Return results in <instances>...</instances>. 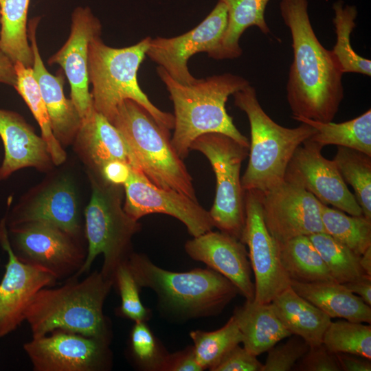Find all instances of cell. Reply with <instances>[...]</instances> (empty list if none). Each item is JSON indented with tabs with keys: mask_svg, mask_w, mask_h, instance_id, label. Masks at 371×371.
I'll list each match as a JSON object with an SVG mask.
<instances>
[{
	"mask_svg": "<svg viewBox=\"0 0 371 371\" xmlns=\"http://www.w3.org/2000/svg\"><path fill=\"white\" fill-rule=\"evenodd\" d=\"M109 342L56 330L23 345L34 371H104L112 366Z\"/></svg>",
	"mask_w": 371,
	"mask_h": 371,
	"instance_id": "8fae6325",
	"label": "cell"
},
{
	"mask_svg": "<svg viewBox=\"0 0 371 371\" xmlns=\"http://www.w3.org/2000/svg\"><path fill=\"white\" fill-rule=\"evenodd\" d=\"M73 143L92 173L98 174L104 164L113 160L124 161L140 172L118 130L94 109L82 120Z\"/></svg>",
	"mask_w": 371,
	"mask_h": 371,
	"instance_id": "603a6c76",
	"label": "cell"
},
{
	"mask_svg": "<svg viewBox=\"0 0 371 371\" xmlns=\"http://www.w3.org/2000/svg\"><path fill=\"white\" fill-rule=\"evenodd\" d=\"M316 130L309 139L321 147L335 145L361 151L371 156V109L341 123L322 122L302 117H292Z\"/></svg>",
	"mask_w": 371,
	"mask_h": 371,
	"instance_id": "f1b7e54d",
	"label": "cell"
},
{
	"mask_svg": "<svg viewBox=\"0 0 371 371\" xmlns=\"http://www.w3.org/2000/svg\"><path fill=\"white\" fill-rule=\"evenodd\" d=\"M308 238L335 282L344 284L367 275L359 265L360 256L329 234L319 232L308 236Z\"/></svg>",
	"mask_w": 371,
	"mask_h": 371,
	"instance_id": "d590c367",
	"label": "cell"
},
{
	"mask_svg": "<svg viewBox=\"0 0 371 371\" xmlns=\"http://www.w3.org/2000/svg\"><path fill=\"white\" fill-rule=\"evenodd\" d=\"M322 147L309 138L299 146L286 167L284 180L297 185L324 205L352 216L362 215L333 160L325 158Z\"/></svg>",
	"mask_w": 371,
	"mask_h": 371,
	"instance_id": "e0dca14e",
	"label": "cell"
},
{
	"mask_svg": "<svg viewBox=\"0 0 371 371\" xmlns=\"http://www.w3.org/2000/svg\"><path fill=\"white\" fill-rule=\"evenodd\" d=\"M150 39L146 36L133 45L115 48L104 44L100 36L93 38L89 47L88 63L93 106L111 122L118 106L125 100H131L170 131L174 126L173 115L155 106L137 81V71Z\"/></svg>",
	"mask_w": 371,
	"mask_h": 371,
	"instance_id": "8992f818",
	"label": "cell"
},
{
	"mask_svg": "<svg viewBox=\"0 0 371 371\" xmlns=\"http://www.w3.org/2000/svg\"><path fill=\"white\" fill-rule=\"evenodd\" d=\"M227 11V23L216 49L208 56L215 60L234 59L240 57L243 49L239 41L249 27L256 26L264 34L271 31L265 20V10L270 0H218Z\"/></svg>",
	"mask_w": 371,
	"mask_h": 371,
	"instance_id": "4316f807",
	"label": "cell"
},
{
	"mask_svg": "<svg viewBox=\"0 0 371 371\" xmlns=\"http://www.w3.org/2000/svg\"><path fill=\"white\" fill-rule=\"evenodd\" d=\"M227 23V8L218 1L203 21L188 32L172 38H151L146 56L177 82L194 84L199 79L189 71L188 60L200 52L208 56L212 53L223 37Z\"/></svg>",
	"mask_w": 371,
	"mask_h": 371,
	"instance_id": "5bb4252c",
	"label": "cell"
},
{
	"mask_svg": "<svg viewBox=\"0 0 371 371\" xmlns=\"http://www.w3.org/2000/svg\"><path fill=\"white\" fill-rule=\"evenodd\" d=\"M5 219L8 227L29 222L45 223L78 240L82 233L76 192L67 177L49 185L31 201L15 207Z\"/></svg>",
	"mask_w": 371,
	"mask_h": 371,
	"instance_id": "ffe728a7",
	"label": "cell"
},
{
	"mask_svg": "<svg viewBox=\"0 0 371 371\" xmlns=\"http://www.w3.org/2000/svg\"><path fill=\"white\" fill-rule=\"evenodd\" d=\"M78 278L73 276L63 285L43 288L34 295L25 316L33 338L62 330L110 343L103 306L113 282L96 270Z\"/></svg>",
	"mask_w": 371,
	"mask_h": 371,
	"instance_id": "3957f363",
	"label": "cell"
},
{
	"mask_svg": "<svg viewBox=\"0 0 371 371\" xmlns=\"http://www.w3.org/2000/svg\"><path fill=\"white\" fill-rule=\"evenodd\" d=\"M0 17H1V14H0Z\"/></svg>",
	"mask_w": 371,
	"mask_h": 371,
	"instance_id": "681fc988",
	"label": "cell"
},
{
	"mask_svg": "<svg viewBox=\"0 0 371 371\" xmlns=\"http://www.w3.org/2000/svg\"><path fill=\"white\" fill-rule=\"evenodd\" d=\"M91 195L85 210V234L87 240L85 261L74 276L88 273L98 256H104L101 273L113 282L118 266L132 251V239L141 224L123 208V186L113 185L91 173Z\"/></svg>",
	"mask_w": 371,
	"mask_h": 371,
	"instance_id": "ba28073f",
	"label": "cell"
},
{
	"mask_svg": "<svg viewBox=\"0 0 371 371\" xmlns=\"http://www.w3.org/2000/svg\"><path fill=\"white\" fill-rule=\"evenodd\" d=\"M0 137L4 148L0 181L24 168L47 171L54 165L44 139L20 114L0 109Z\"/></svg>",
	"mask_w": 371,
	"mask_h": 371,
	"instance_id": "7402d4cb",
	"label": "cell"
},
{
	"mask_svg": "<svg viewBox=\"0 0 371 371\" xmlns=\"http://www.w3.org/2000/svg\"><path fill=\"white\" fill-rule=\"evenodd\" d=\"M259 192L264 222L278 243L325 232L322 221L323 203L303 188L284 180Z\"/></svg>",
	"mask_w": 371,
	"mask_h": 371,
	"instance_id": "9a60e30c",
	"label": "cell"
},
{
	"mask_svg": "<svg viewBox=\"0 0 371 371\" xmlns=\"http://www.w3.org/2000/svg\"><path fill=\"white\" fill-rule=\"evenodd\" d=\"M295 370L300 371H340L335 353L329 351L322 344L310 347L298 361Z\"/></svg>",
	"mask_w": 371,
	"mask_h": 371,
	"instance_id": "60d3db41",
	"label": "cell"
},
{
	"mask_svg": "<svg viewBox=\"0 0 371 371\" xmlns=\"http://www.w3.org/2000/svg\"><path fill=\"white\" fill-rule=\"evenodd\" d=\"M291 286L330 318L371 323L370 306L342 284L335 281L304 283L291 280Z\"/></svg>",
	"mask_w": 371,
	"mask_h": 371,
	"instance_id": "d4e9b609",
	"label": "cell"
},
{
	"mask_svg": "<svg viewBox=\"0 0 371 371\" xmlns=\"http://www.w3.org/2000/svg\"><path fill=\"white\" fill-rule=\"evenodd\" d=\"M16 82L14 87L24 100L40 126L54 165L58 166L66 160L63 146L54 137L48 113L42 98L32 67H27L20 62L14 63Z\"/></svg>",
	"mask_w": 371,
	"mask_h": 371,
	"instance_id": "4dcf8cb0",
	"label": "cell"
},
{
	"mask_svg": "<svg viewBox=\"0 0 371 371\" xmlns=\"http://www.w3.org/2000/svg\"><path fill=\"white\" fill-rule=\"evenodd\" d=\"M39 21L38 17L32 19L27 28L34 54L33 73L48 113L53 134L62 146H66L74 142L82 118L72 100L65 95L64 74L59 72L53 75L44 65L36 36Z\"/></svg>",
	"mask_w": 371,
	"mask_h": 371,
	"instance_id": "44dd1931",
	"label": "cell"
},
{
	"mask_svg": "<svg viewBox=\"0 0 371 371\" xmlns=\"http://www.w3.org/2000/svg\"><path fill=\"white\" fill-rule=\"evenodd\" d=\"M185 250L192 259L205 263L232 282L246 300L254 299L255 285L243 242L221 231L211 230L188 240Z\"/></svg>",
	"mask_w": 371,
	"mask_h": 371,
	"instance_id": "d6986e66",
	"label": "cell"
},
{
	"mask_svg": "<svg viewBox=\"0 0 371 371\" xmlns=\"http://www.w3.org/2000/svg\"><path fill=\"white\" fill-rule=\"evenodd\" d=\"M279 6L292 39L293 60L286 87L292 117L331 122L344 98V74L315 33L308 0H281Z\"/></svg>",
	"mask_w": 371,
	"mask_h": 371,
	"instance_id": "6da1fadb",
	"label": "cell"
},
{
	"mask_svg": "<svg viewBox=\"0 0 371 371\" xmlns=\"http://www.w3.org/2000/svg\"><path fill=\"white\" fill-rule=\"evenodd\" d=\"M190 150H196L210 161L216 177V194L209 211L214 226L242 242L245 225V191L240 168L249 147L221 133L197 137Z\"/></svg>",
	"mask_w": 371,
	"mask_h": 371,
	"instance_id": "9c48e42d",
	"label": "cell"
},
{
	"mask_svg": "<svg viewBox=\"0 0 371 371\" xmlns=\"http://www.w3.org/2000/svg\"><path fill=\"white\" fill-rule=\"evenodd\" d=\"M114 286L117 288L121 297L120 311L124 316L135 322H146L150 312L142 303L139 295V287L127 265V260L118 266Z\"/></svg>",
	"mask_w": 371,
	"mask_h": 371,
	"instance_id": "f35d334b",
	"label": "cell"
},
{
	"mask_svg": "<svg viewBox=\"0 0 371 371\" xmlns=\"http://www.w3.org/2000/svg\"><path fill=\"white\" fill-rule=\"evenodd\" d=\"M130 338L131 350L136 363L144 370L161 371L168 353L146 322H135Z\"/></svg>",
	"mask_w": 371,
	"mask_h": 371,
	"instance_id": "74e56055",
	"label": "cell"
},
{
	"mask_svg": "<svg viewBox=\"0 0 371 371\" xmlns=\"http://www.w3.org/2000/svg\"><path fill=\"white\" fill-rule=\"evenodd\" d=\"M284 343L277 344L267 352L262 371H289L309 350L310 346L300 337L291 335Z\"/></svg>",
	"mask_w": 371,
	"mask_h": 371,
	"instance_id": "ab89813d",
	"label": "cell"
},
{
	"mask_svg": "<svg viewBox=\"0 0 371 371\" xmlns=\"http://www.w3.org/2000/svg\"><path fill=\"white\" fill-rule=\"evenodd\" d=\"M0 246L8 261L0 282V337L14 331L23 321L34 295L54 286L58 277L49 269L23 262L12 248L5 216L0 220Z\"/></svg>",
	"mask_w": 371,
	"mask_h": 371,
	"instance_id": "4fadbf2b",
	"label": "cell"
},
{
	"mask_svg": "<svg viewBox=\"0 0 371 371\" xmlns=\"http://www.w3.org/2000/svg\"><path fill=\"white\" fill-rule=\"evenodd\" d=\"M245 225L242 242L248 247V256L255 278L254 300L271 303L291 286L280 256L279 245L263 220L260 192L245 191Z\"/></svg>",
	"mask_w": 371,
	"mask_h": 371,
	"instance_id": "7c38bea8",
	"label": "cell"
},
{
	"mask_svg": "<svg viewBox=\"0 0 371 371\" xmlns=\"http://www.w3.org/2000/svg\"><path fill=\"white\" fill-rule=\"evenodd\" d=\"M256 357L238 345L231 349L211 371H262Z\"/></svg>",
	"mask_w": 371,
	"mask_h": 371,
	"instance_id": "b9f144b4",
	"label": "cell"
},
{
	"mask_svg": "<svg viewBox=\"0 0 371 371\" xmlns=\"http://www.w3.org/2000/svg\"><path fill=\"white\" fill-rule=\"evenodd\" d=\"M198 363L193 346L169 354L166 357L161 371H202Z\"/></svg>",
	"mask_w": 371,
	"mask_h": 371,
	"instance_id": "7bdbcfd3",
	"label": "cell"
},
{
	"mask_svg": "<svg viewBox=\"0 0 371 371\" xmlns=\"http://www.w3.org/2000/svg\"><path fill=\"white\" fill-rule=\"evenodd\" d=\"M102 25L89 8L78 7L71 16L69 36L63 46L48 60L61 67L71 87V100L82 120L93 111L89 85V47L100 36Z\"/></svg>",
	"mask_w": 371,
	"mask_h": 371,
	"instance_id": "ac0fdd59",
	"label": "cell"
},
{
	"mask_svg": "<svg viewBox=\"0 0 371 371\" xmlns=\"http://www.w3.org/2000/svg\"><path fill=\"white\" fill-rule=\"evenodd\" d=\"M333 160L344 182L352 187L362 215L371 221V156L337 146Z\"/></svg>",
	"mask_w": 371,
	"mask_h": 371,
	"instance_id": "d6a6232c",
	"label": "cell"
},
{
	"mask_svg": "<svg viewBox=\"0 0 371 371\" xmlns=\"http://www.w3.org/2000/svg\"><path fill=\"white\" fill-rule=\"evenodd\" d=\"M157 72L173 104L174 133L170 142L181 159L187 157L192 142L206 133H221L249 147L248 139L238 130L225 108L231 95L249 85L247 79L225 73L183 85L161 67Z\"/></svg>",
	"mask_w": 371,
	"mask_h": 371,
	"instance_id": "7a4b0ae2",
	"label": "cell"
},
{
	"mask_svg": "<svg viewBox=\"0 0 371 371\" xmlns=\"http://www.w3.org/2000/svg\"><path fill=\"white\" fill-rule=\"evenodd\" d=\"M8 227L16 255L23 262L49 269L58 280L76 275L85 261L87 251L79 240L57 227L29 222Z\"/></svg>",
	"mask_w": 371,
	"mask_h": 371,
	"instance_id": "30bf717a",
	"label": "cell"
},
{
	"mask_svg": "<svg viewBox=\"0 0 371 371\" xmlns=\"http://www.w3.org/2000/svg\"><path fill=\"white\" fill-rule=\"evenodd\" d=\"M333 10L336 43L331 52L342 73L370 76V60L359 55L350 43L351 34L356 27L355 19L358 14L356 6L345 5L342 0H338L333 3Z\"/></svg>",
	"mask_w": 371,
	"mask_h": 371,
	"instance_id": "1f68e13d",
	"label": "cell"
},
{
	"mask_svg": "<svg viewBox=\"0 0 371 371\" xmlns=\"http://www.w3.org/2000/svg\"><path fill=\"white\" fill-rule=\"evenodd\" d=\"M341 370L370 371L371 361L357 355L348 353H335Z\"/></svg>",
	"mask_w": 371,
	"mask_h": 371,
	"instance_id": "f6af8a7d",
	"label": "cell"
},
{
	"mask_svg": "<svg viewBox=\"0 0 371 371\" xmlns=\"http://www.w3.org/2000/svg\"><path fill=\"white\" fill-rule=\"evenodd\" d=\"M324 231L358 256L371 247V221L363 215H347L337 208L322 206Z\"/></svg>",
	"mask_w": 371,
	"mask_h": 371,
	"instance_id": "836d02e7",
	"label": "cell"
},
{
	"mask_svg": "<svg viewBox=\"0 0 371 371\" xmlns=\"http://www.w3.org/2000/svg\"><path fill=\"white\" fill-rule=\"evenodd\" d=\"M111 123L121 134L139 171L151 183L197 201L192 178L171 144L169 130L131 100L118 106Z\"/></svg>",
	"mask_w": 371,
	"mask_h": 371,
	"instance_id": "52a82bcc",
	"label": "cell"
},
{
	"mask_svg": "<svg viewBox=\"0 0 371 371\" xmlns=\"http://www.w3.org/2000/svg\"><path fill=\"white\" fill-rule=\"evenodd\" d=\"M131 167L126 163L113 160L104 164L98 174L104 181L113 185L124 186L131 175Z\"/></svg>",
	"mask_w": 371,
	"mask_h": 371,
	"instance_id": "ee69618b",
	"label": "cell"
},
{
	"mask_svg": "<svg viewBox=\"0 0 371 371\" xmlns=\"http://www.w3.org/2000/svg\"><path fill=\"white\" fill-rule=\"evenodd\" d=\"M285 328L302 337L310 347L322 344L324 333L331 318L297 293L290 286L271 302Z\"/></svg>",
	"mask_w": 371,
	"mask_h": 371,
	"instance_id": "484cf974",
	"label": "cell"
},
{
	"mask_svg": "<svg viewBox=\"0 0 371 371\" xmlns=\"http://www.w3.org/2000/svg\"><path fill=\"white\" fill-rule=\"evenodd\" d=\"M127 265L139 287L151 289L162 308L181 319L220 313L239 293L232 282L210 268L172 272L135 252Z\"/></svg>",
	"mask_w": 371,
	"mask_h": 371,
	"instance_id": "277c9868",
	"label": "cell"
},
{
	"mask_svg": "<svg viewBox=\"0 0 371 371\" xmlns=\"http://www.w3.org/2000/svg\"><path fill=\"white\" fill-rule=\"evenodd\" d=\"M30 0H0V50L14 63L32 67L34 54L28 42L27 19Z\"/></svg>",
	"mask_w": 371,
	"mask_h": 371,
	"instance_id": "83f0119b",
	"label": "cell"
},
{
	"mask_svg": "<svg viewBox=\"0 0 371 371\" xmlns=\"http://www.w3.org/2000/svg\"><path fill=\"white\" fill-rule=\"evenodd\" d=\"M0 82L14 87L16 75L14 63L0 50Z\"/></svg>",
	"mask_w": 371,
	"mask_h": 371,
	"instance_id": "7dc6e473",
	"label": "cell"
},
{
	"mask_svg": "<svg viewBox=\"0 0 371 371\" xmlns=\"http://www.w3.org/2000/svg\"><path fill=\"white\" fill-rule=\"evenodd\" d=\"M232 95L234 105L245 113L250 126L249 161L241 177L242 187L245 191L266 192L284 181L294 152L316 130L305 123L295 128L276 123L264 111L250 84Z\"/></svg>",
	"mask_w": 371,
	"mask_h": 371,
	"instance_id": "5b68a950",
	"label": "cell"
},
{
	"mask_svg": "<svg viewBox=\"0 0 371 371\" xmlns=\"http://www.w3.org/2000/svg\"><path fill=\"white\" fill-rule=\"evenodd\" d=\"M232 316L243 336V347L256 357L291 335L271 303L246 300L234 309Z\"/></svg>",
	"mask_w": 371,
	"mask_h": 371,
	"instance_id": "cb8c5ba5",
	"label": "cell"
},
{
	"mask_svg": "<svg viewBox=\"0 0 371 371\" xmlns=\"http://www.w3.org/2000/svg\"><path fill=\"white\" fill-rule=\"evenodd\" d=\"M347 289L361 297L368 305H371V276L342 284Z\"/></svg>",
	"mask_w": 371,
	"mask_h": 371,
	"instance_id": "bcb514c9",
	"label": "cell"
},
{
	"mask_svg": "<svg viewBox=\"0 0 371 371\" xmlns=\"http://www.w3.org/2000/svg\"><path fill=\"white\" fill-rule=\"evenodd\" d=\"M359 265L367 275L371 276V247L360 256Z\"/></svg>",
	"mask_w": 371,
	"mask_h": 371,
	"instance_id": "c3c4849f",
	"label": "cell"
},
{
	"mask_svg": "<svg viewBox=\"0 0 371 371\" xmlns=\"http://www.w3.org/2000/svg\"><path fill=\"white\" fill-rule=\"evenodd\" d=\"M190 336L194 343L195 358L203 370H211L231 349L243 341V336L233 316L218 330H192Z\"/></svg>",
	"mask_w": 371,
	"mask_h": 371,
	"instance_id": "e575fe53",
	"label": "cell"
},
{
	"mask_svg": "<svg viewBox=\"0 0 371 371\" xmlns=\"http://www.w3.org/2000/svg\"><path fill=\"white\" fill-rule=\"evenodd\" d=\"M278 245L282 266L291 280L335 281L308 236L295 237Z\"/></svg>",
	"mask_w": 371,
	"mask_h": 371,
	"instance_id": "f546056e",
	"label": "cell"
},
{
	"mask_svg": "<svg viewBox=\"0 0 371 371\" xmlns=\"http://www.w3.org/2000/svg\"><path fill=\"white\" fill-rule=\"evenodd\" d=\"M123 186V208L134 220L150 214H167L182 222L193 237L214 227L209 212L198 201L179 192L159 188L139 171L131 169Z\"/></svg>",
	"mask_w": 371,
	"mask_h": 371,
	"instance_id": "2e32d148",
	"label": "cell"
},
{
	"mask_svg": "<svg viewBox=\"0 0 371 371\" xmlns=\"http://www.w3.org/2000/svg\"><path fill=\"white\" fill-rule=\"evenodd\" d=\"M322 344L333 353L371 359V326L346 319L331 321L324 333Z\"/></svg>",
	"mask_w": 371,
	"mask_h": 371,
	"instance_id": "8d00e7d4",
	"label": "cell"
}]
</instances>
